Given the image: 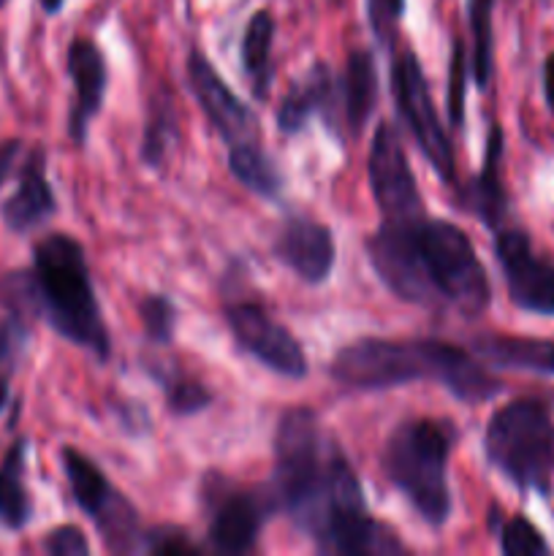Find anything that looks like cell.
Wrapping results in <instances>:
<instances>
[{"label": "cell", "instance_id": "25", "mask_svg": "<svg viewBox=\"0 0 554 556\" xmlns=\"http://www.w3.org/2000/svg\"><path fill=\"white\" fill-rule=\"evenodd\" d=\"M161 386L166 391V405L174 416H193L212 405V394L193 378H185L179 372L161 375Z\"/></svg>", "mask_w": 554, "mask_h": 556}, {"label": "cell", "instance_id": "1", "mask_svg": "<svg viewBox=\"0 0 554 556\" xmlns=\"http://www.w3.org/2000/svg\"><path fill=\"white\" fill-rule=\"evenodd\" d=\"M275 503L324 554H402L389 527L367 514L362 483L307 407L282 413L275 432Z\"/></svg>", "mask_w": 554, "mask_h": 556}, {"label": "cell", "instance_id": "22", "mask_svg": "<svg viewBox=\"0 0 554 556\" xmlns=\"http://www.w3.org/2000/svg\"><path fill=\"white\" fill-rule=\"evenodd\" d=\"M228 168L244 188L259 193L261 199H277L282 193L280 172L255 141L228 147Z\"/></svg>", "mask_w": 554, "mask_h": 556}, {"label": "cell", "instance_id": "14", "mask_svg": "<svg viewBox=\"0 0 554 556\" xmlns=\"http://www.w3.org/2000/svg\"><path fill=\"white\" fill-rule=\"evenodd\" d=\"M275 255L299 280L318 286L335 266V239L324 223H315L310 217H291L277 231Z\"/></svg>", "mask_w": 554, "mask_h": 556}, {"label": "cell", "instance_id": "35", "mask_svg": "<svg viewBox=\"0 0 554 556\" xmlns=\"http://www.w3.org/2000/svg\"><path fill=\"white\" fill-rule=\"evenodd\" d=\"M543 92H546V103L554 112V54L543 65Z\"/></svg>", "mask_w": 554, "mask_h": 556}, {"label": "cell", "instance_id": "33", "mask_svg": "<svg viewBox=\"0 0 554 556\" xmlns=\"http://www.w3.org/2000/svg\"><path fill=\"white\" fill-rule=\"evenodd\" d=\"M521 367L532 372L554 375V342L527 340L521 348Z\"/></svg>", "mask_w": 554, "mask_h": 556}, {"label": "cell", "instance_id": "16", "mask_svg": "<svg viewBox=\"0 0 554 556\" xmlns=\"http://www.w3.org/2000/svg\"><path fill=\"white\" fill-rule=\"evenodd\" d=\"M68 76L74 81V106L68 114V134L76 144H85L92 117L101 112L106 96V60L90 38H74L68 47Z\"/></svg>", "mask_w": 554, "mask_h": 556}, {"label": "cell", "instance_id": "23", "mask_svg": "<svg viewBox=\"0 0 554 556\" xmlns=\"http://www.w3.org/2000/svg\"><path fill=\"white\" fill-rule=\"evenodd\" d=\"M174 141H177V112H174L172 98H152V109L144 128V147H141L144 163L155 168L161 166Z\"/></svg>", "mask_w": 554, "mask_h": 556}, {"label": "cell", "instance_id": "20", "mask_svg": "<svg viewBox=\"0 0 554 556\" xmlns=\"http://www.w3.org/2000/svg\"><path fill=\"white\" fill-rule=\"evenodd\" d=\"M27 440L16 438L0 462V525L20 532L33 519V500L25 483Z\"/></svg>", "mask_w": 554, "mask_h": 556}, {"label": "cell", "instance_id": "11", "mask_svg": "<svg viewBox=\"0 0 554 556\" xmlns=\"http://www.w3.org/2000/svg\"><path fill=\"white\" fill-rule=\"evenodd\" d=\"M494 253H498L511 302L527 313L554 315V264L536 255L530 237L519 228L498 231Z\"/></svg>", "mask_w": 554, "mask_h": 556}, {"label": "cell", "instance_id": "15", "mask_svg": "<svg viewBox=\"0 0 554 556\" xmlns=\"http://www.w3.org/2000/svg\"><path fill=\"white\" fill-rule=\"evenodd\" d=\"M58 212V199L47 179V152L43 147L27 152L16 174V190L0 206L5 228L14 233H30Z\"/></svg>", "mask_w": 554, "mask_h": 556}, {"label": "cell", "instance_id": "26", "mask_svg": "<svg viewBox=\"0 0 554 556\" xmlns=\"http://www.w3.org/2000/svg\"><path fill=\"white\" fill-rule=\"evenodd\" d=\"M500 552L508 556H538L549 554V543L525 516H514L500 527Z\"/></svg>", "mask_w": 554, "mask_h": 556}, {"label": "cell", "instance_id": "30", "mask_svg": "<svg viewBox=\"0 0 554 556\" xmlns=\"http://www.w3.org/2000/svg\"><path fill=\"white\" fill-rule=\"evenodd\" d=\"M141 546L147 548L150 554L158 556H190V554H199V548L188 541L182 530L177 527H155V530L144 532L141 538Z\"/></svg>", "mask_w": 554, "mask_h": 556}, {"label": "cell", "instance_id": "8", "mask_svg": "<svg viewBox=\"0 0 554 556\" xmlns=\"http://www.w3.org/2000/svg\"><path fill=\"white\" fill-rule=\"evenodd\" d=\"M391 87H394L396 109H400L402 119L411 128L416 144L421 147L424 157L432 163L438 177L449 188H456V166L451 139L445 134L443 123H440L438 112H435L424 71L411 49H405V52H400L394 58V65H391Z\"/></svg>", "mask_w": 554, "mask_h": 556}, {"label": "cell", "instance_id": "18", "mask_svg": "<svg viewBox=\"0 0 554 556\" xmlns=\"http://www.w3.org/2000/svg\"><path fill=\"white\" fill-rule=\"evenodd\" d=\"M500 161H503V130L500 125L489 128L487 139V157H483V168L473 177V182L465 190L456 193V204L465 212L481 217L489 228H498L505 215V199L503 179H500Z\"/></svg>", "mask_w": 554, "mask_h": 556}, {"label": "cell", "instance_id": "19", "mask_svg": "<svg viewBox=\"0 0 554 556\" xmlns=\"http://www.w3.org/2000/svg\"><path fill=\"white\" fill-rule=\"evenodd\" d=\"M337 98H340V119L348 125L353 136L362 134L378 103V68L369 52H351L345 60L340 81H337Z\"/></svg>", "mask_w": 554, "mask_h": 556}, {"label": "cell", "instance_id": "34", "mask_svg": "<svg viewBox=\"0 0 554 556\" xmlns=\"http://www.w3.org/2000/svg\"><path fill=\"white\" fill-rule=\"evenodd\" d=\"M22 155V141L20 139H9V141H0V185L14 174L16 161Z\"/></svg>", "mask_w": 554, "mask_h": 556}, {"label": "cell", "instance_id": "3", "mask_svg": "<svg viewBox=\"0 0 554 556\" xmlns=\"http://www.w3.org/2000/svg\"><path fill=\"white\" fill-rule=\"evenodd\" d=\"M33 277L43 320L63 340L106 362L112 342L92 288L85 248L68 233H49L33 248Z\"/></svg>", "mask_w": 554, "mask_h": 556}, {"label": "cell", "instance_id": "32", "mask_svg": "<svg viewBox=\"0 0 554 556\" xmlns=\"http://www.w3.org/2000/svg\"><path fill=\"white\" fill-rule=\"evenodd\" d=\"M43 552L52 556H87L90 554V541L79 527L65 525L43 538Z\"/></svg>", "mask_w": 554, "mask_h": 556}, {"label": "cell", "instance_id": "31", "mask_svg": "<svg viewBox=\"0 0 554 556\" xmlns=\"http://www.w3.org/2000/svg\"><path fill=\"white\" fill-rule=\"evenodd\" d=\"M405 11V0H367V16L380 43H391Z\"/></svg>", "mask_w": 554, "mask_h": 556}, {"label": "cell", "instance_id": "6", "mask_svg": "<svg viewBox=\"0 0 554 556\" xmlns=\"http://www.w3.org/2000/svg\"><path fill=\"white\" fill-rule=\"evenodd\" d=\"M487 459L521 492L549 494L554 481V418L546 402L516 400L489 418Z\"/></svg>", "mask_w": 554, "mask_h": 556}, {"label": "cell", "instance_id": "36", "mask_svg": "<svg viewBox=\"0 0 554 556\" xmlns=\"http://www.w3.org/2000/svg\"><path fill=\"white\" fill-rule=\"evenodd\" d=\"M5 402H9V380H5V369L0 367V413H3Z\"/></svg>", "mask_w": 554, "mask_h": 556}, {"label": "cell", "instance_id": "5", "mask_svg": "<svg viewBox=\"0 0 554 556\" xmlns=\"http://www.w3.org/2000/svg\"><path fill=\"white\" fill-rule=\"evenodd\" d=\"M418 261L429 307H449L476 318L492 302L487 269L459 226L438 217H421L416 228Z\"/></svg>", "mask_w": 554, "mask_h": 556}, {"label": "cell", "instance_id": "24", "mask_svg": "<svg viewBox=\"0 0 554 556\" xmlns=\"http://www.w3.org/2000/svg\"><path fill=\"white\" fill-rule=\"evenodd\" d=\"M492 11L494 0H470V71L478 87H487L492 79Z\"/></svg>", "mask_w": 554, "mask_h": 556}, {"label": "cell", "instance_id": "17", "mask_svg": "<svg viewBox=\"0 0 554 556\" xmlns=\"http://www.w3.org/2000/svg\"><path fill=\"white\" fill-rule=\"evenodd\" d=\"M313 114H324L329 125L340 119V98H337V81L329 65L315 63L302 81L286 92L277 106V128L286 136L299 134Z\"/></svg>", "mask_w": 554, "mask_h": 556}, {"label": "cell", "instance_id": "7", "mask_svg": "<svg viewBox=\"0 0 554 556\" xmlns=\"http://www.w3.org/2000/svg\"><path fill=\"white\" fill-rule=\"evenodd\" d=\"M65 478L76 505L96 521L109 552H134L139 546V516L136 508L109 483V478L76 448L60 451Z\"/></svg>", "mask_w": 554, "mask_h": 556}, {"label": "cell", "instance_id": "37", "mask_svg": "<svg viewBox=\"0 0 554 556\" xmlns=\"http://www.w3.org/2000/svg\"><path fill=\"white\" fill-rule=\"evenodd\" d=\"M38 3H41V9L47 11V14H58L65 5V0H38Z\"/></svg>", "mask_w": 554, "mask_h": 556}, {"label": "cell", "instance_id": "4", "mask_svg": "<svg viewBox=\"0 0 554 556\" xmlns=\"http://www.w3.org/2000/svg\"><path fill=\"white\" fill-rule=\"evenodd\" d=\"M454 424L435 418L402 421L383 445V472L429 527H443L451 516L449 456Z\"/></svg>", "mask_w": 554, "mask_h": 556}, {"label": "cell", "instance_id": "27", "mask_svg": "<svg viewBox=\"0 0 554 556\" xmlns=\"http://www.w3.org/2000/svg\"><path fill=\"white\" fill-rule=\"evenodd\" d=\"M141 324H144L147 337L152 342H166L174 340V331H177V307L168 296H161V293H152V296H144L139 304Z\"/></svg>", "mask_w": 554, "mask_h": 556}, {"label": "cell", "instance_id": "9", "mask_svg": "<svg viewBox=\"0 0 554 556\" xmlns=\"http://www.w3.org/2000/svg\"><path fill=\"white\" fill-rule=\"evenodd\" d=\"M367 177L383 220H411L424 215L418 182L394 125L380 123L375 130L367 157Z\"/></svg>", "mask_w": 554, "mask_h": 556}, {"label": "cell", "instance_id": "12", "mask_svg": "<svg viewBox=\"0 0 554 556\" xmlns=\"http://www.w3.org/2000/svg\"><path fill=\"white\" fill-rule=\"evenodd\" d=\"M188 85L199 101L201 112L206 114L212 128L228 141V147L255 141L259 117L253 114V109L234 96L231 87L210 65V60L196 49L188 54Z\"/></svg>", "mask_w": 554, "mask_h": 556}, {"label": "cell", "instance_id": "21", "mask_svg": "<svg viewBox=\"0 0 554 556\" xmlns=\"http://www.w3.org/2000/svg\"><path fill=\"white\" fill-rule=\"evenodd\" d=\"M272 41H275V20L269 11H255L244 27L242 38V65L250 76L255 98H264L272 79Z\"/></svg>", "mask_w": 554, "mask_h": 556}, {"label": "cell", "instance_id": "28", "mask_svg": "<svg viewBox=\"0 0 554 556\" xmlns=\"http://www.w3.org/2000/svg\"><path fill=\"white\" fill-rule=\"evenodd\" d=\"M27 342H30V320L5 313V318L0 320V367L5 372H11L25 356Z\"/></svg>", "mask_w": 554, "mask_h": 556}, {"label": "cell", "instance_id": "38", "mask_svg": "<svg viewBox=\"0 0 554 556\" xmlns=\"http://www.w3.org/2000/svg\"><path fill=\"white\" fill-rule=\"evenodd\" d=\"M5 3H9V0H0V11H3V9H5Z\"/></svg>", "mask_w": 554, "mask_h": 556}, {"label": "cell", "instance_id": "10", "mask_svg": "<svg viewBox=\"0 0 554 556\" xmlns=\"http://www.w3.org/2000/svg\"><path fill=\"white\" fill-rule=\"evenodd\" d=\"M226 324L231 329L234 340L242 348L244 353H250L253 358H259L264 367H269L272 372L282 375V378L302 380L307 375V356H304V348L299 345L297 337L286 329L282 324H277L259 302H234L226 307Z\"/></svg>", "mask_w": 554, "mask_h": 556}, {"label": "cell", "instance_id": "13", "mask_svg": "<svg viewBox=\"0 0 554 556\" xmlns=\"http://www.w3.org/2000/svg\"><path fill=\"white\" fill-rule=\"evenodd\" d=\"M269 516V503L255 492H215L210 514V543L217 554H244L255 546Z\"/></svg>", "mask_w": 554, "mask_h": 556}, {"label": "cell", "instance_id": "29", "mask_svg": "<svg viewBox=\"0 0 554 556\" xmlns=\"http://www.w3.org/2000/svg\"><path fill=\"white\" fill-rule=\"evenodd\" d=\"M465 90H467V52L456 38L449 65V117L459 128L465 123Z\"/></svg>", "mask_w": 554, "mask_h": 556}, {"label": "cell", "instance_id": "2", "mask_svg": "<svg viewBox=\"0 0 554 556\" xmlns=\"http://www.w3.org/2000/svg\"><path fill=\"white\" fill-rule=\"evenodd\" d=\"M331 378L345 389L383 391L413 380H435L462 402H487L503 391L498 378L456 345L438 340H378L367 337L342 348L331 362Z\"/></svg>", "mask_w": 554, "mask_h": 556}]
</instances>
